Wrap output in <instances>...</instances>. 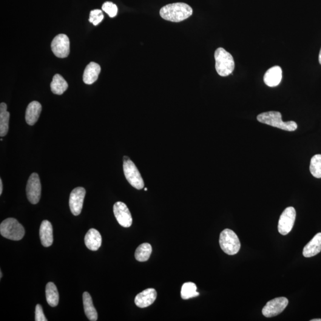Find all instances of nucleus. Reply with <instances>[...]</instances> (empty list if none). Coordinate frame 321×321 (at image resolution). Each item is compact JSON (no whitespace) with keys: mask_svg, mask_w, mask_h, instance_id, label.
<instances>
[{"mask_svg":"<svg viewBox=\"0 0 321 321\" xmlns=\"http://www.w3.org/2000/svg\"><path fill=\"white\" fill-rule=\"evenodd\" d=\"M257 120L261 123L277 127L278 129L292 132L296 130L297 124L293 121H283L281 115L278 112H268L260 114L257 116Z\"/></svg>","mask_w":321,"mask_h":321,"instance_id":"2","label":"nucleus"},{"mask_svg":"<svg viewBox=\"0 0 321 321\" xmlns=\"http://www.w3.org/2000/svg\"><path fill=\"white\" fill-rule=\"evenodd\" d=\"M157 292L154 289H147L136 296L135 302L139 308H146L155 302L157 299Z\"/></svg>","mask_w":321,"mask_h":321,"instance_id":"13","label":"nucleus"},{"mask_svg":"<svg viewBox=\"0 0 321 321\" xmlns=\"http://www.w3.org/2000/svg\"><path fill=\"white\" fill-rule=\"evenodd\" d=\"M86 195V190L84 187H78L71 192L69 199V206L72 214L77 216L81 214Z\"/></svg>","mask_w":321,"mask_h":321,"instance_id":"12","label":"nucleus"},{"mask_svg":"<svg viewBox=\"0 0 321 321\" xmlns=\"http://www.w3.org/2000/svg\"><path fill=\"white\" fill-rule=\"evenodd\" d=\"M197 288L195 284L192 282H187L183 284L181 290V297L184 300L189 299L199 296L197 292Z\"/></svg>","mask_w":321,"mask_h":321,"instance_id":"25","label":"nucleus"},{"mask_svg":"<svg viewBox=\"0 0 321 321\" xmlns=\"http://www.w3.org/2000/svg\"><path fill=\"white\" fill-rule=\"evenodd\" d=\"M289 300L285 297L275 298L269 301L263 309V314L267 318L277 316L285 310Z\"/></svg>","mask_w":321,"mask_h":321,"instance_id":"10","label":"nucleus"},{"mask_svg":"<svg viewBox=\"0 0 321 321\" xmlns=\"http://www.w3.org/2000/svg\"><path fill=\"white\" fill-rule=\"evenodd\" d=\"M10 113L7 112V106L4 102L0 104V136L4 137L8 131Z\"/></svg>","mask_w":321,"mask_h":321,"instance_id":"21","label":"nucleus"},{"mask_svg":"<svg viewBox=\"0 0 321 321\" xmlns=\"http://www.w3.org/2000/svg\"><path fill=\"white\" fill-rule=\"evenodd\" d=\"M51 50L58 58H66L70 54V41L64 34H59L53 39L51 42Z\"/></svg>","mask_w":321,"mask_h":321,"instance_id":"8","label":"nucleus"},{"mask_svg":"<svg viewBox=\"0 0 321 321\" xmlns=\"http://www.w3.org/2000/svg\"><path fill=\"white\" fill-rule=\"evenodd\" d=\"M192 7L184 2H175L165 5L160 11L162 18L173 22L183 21L192 16Z\"/></svg>","mask_w":321,"mask_h":321,"instance_id":"1","label":"nucleus"},{"mask_svg":"<svg viewBox=\"0 0 321 321\" xmlns=\"http://www.w3.org/2000/svg\"><path fill=\"white\" fill-rule=\"evenodd\" d=\"M311 321H321V319H314L311 320Z\"/></svg>","mask_w":321,"mask_h":321,"instance_id":"33","label":"nucleus"},{"mask_svg":"<svg viewBox=\"0 0 321 321\" xmlns=\"http://www.w3.org/2000/svg\"><path fill=\"white\" fill-rule=\"evenodd\" d=\"M103 19L104 15L102 10L96 9L90 11L89 21L93 25H99Z\"/></svg>","mask_w":321,"mask_h":321,"instance_id":"28","label":"nucleus"},{"mask_svg":"<svg viewBox=\"0 0 321 321\" xmlns=\"http://www.w3.org/2000/svg\"><path fill=\"white\" fill-rule=\"evenodd\" d=\"M321 251V233L315 235L303 249V255L306 258L314 257Z\"/></svg>","mask_w":321,"mask_h":321,"instance_id":"19","label":"nucleus"},{"mask_svg":"<svg viewBox=\"0 0 321 321\" xmlns=\"http://www.w3.org/2000/svg\"><path fill=\"white\" fill-rule=\"evenodd\" d=\"M2 188H3V186H2V179L0 178V195H2Z\"/></svg>","mask_w":321,"mask_h":321,"instance_id":"30","label":"nucleus"},{"mask_svg":"<svg viewBox=\"0 0 321 321\" xmlns=\"http://www.w3.org/2000/svg\"><path fill=\"white\" fill-rule=\"evenodd\" d=\"M0 274H1V276H0V278H1L2 277V272H1H1H0Z\"/></svg>","mask_w":321,"mask_h":321,"instance_id":"34","label":"nucleus"},{"mask_svg":"<svg viewBox=\"0 0 321 321\" xmlns=\"http://www.w3.org/2000/svg\"><path fill=\"white\" fill-rule=\"evenodd\" d=\"M296 210L293 207H288L281 215L278 230L280 233L287 235L291 232L296 219Z\"/></svg>","mask_w":321,"mask_h":321,"instance_id":"9","label":"nucleus"},{"mask_svg":"<svg viewBox=\"0 0 321 321\" xmlns=\"http://www.w3.org/2000/svg\"><path fill=\"white\" fill-rule=\"evenodd\" d=\"M282 79V69L280 66H274L265 73L263 77L265 84L269 87H275L280 84Z\"/></svg>","mask_w":321,"mask_h":321,"instance_id":"14","label":"nucleus"},{"mask_svg":"<svg viewBox=\"0 0 321 321\" xmlns=\"http://www.w3.org/2000/svg\"><path fill=\"white\" fill-rule=\"evenodd\" d=\"M51 91L55 94L61 95L68 88V84L65 79L59 74L54 76L51 85Z\"/></svg>","mask_w":321,"mask_h":321,"instance_id":"22","label":"nucleus"},{"mask_svg":"<svg viewBox=\"0 0 321 321\" xmlns=\"http://www.w3.org/2000/svg\"><path fill=\"white\" fill-rule=\"evenodd\" d=\"M39 235L42 245L44 247H49L53 243V226L50 221L44 220L42 221L40 229H39Z\"/></svg>","mask_w":321,"mask_h":321,"instance_id":"17","label":"nucleus"},{"mask_svg":"<svg viewBox=\"0 0 321 321\" xmlns=\"http://www.w3.org/2000/svg\"><path fill=\"white\" fill-rule=\"evenodd\" d=\"M215 69L221 76L225 77L232 74L234 69V61L231 54L223 48L216 50L214 55Z\"/></svg>","mask_w":321,"mask_h":321,"instance_id":"3","label":"nucleus"},{"mask_svg":"<svg viewBox=\"0 0 321 321\" xmlns=\"http://www.w3.org/2000/svg\"><path fill=\"white\" fill-rule=\"evenodd\" d=\"M36 321H47L45 318L42 306L40 305H37L35 308V319Z\"/></svg>","mask_w":321,"mask_h":321,"instance_id":"29","label":"nucleus"},{"mask_svg":"<svg viewBox=\"0 0 321 321\" xmlns=\"http://www.w3.org/2000/svg\"><path fill=\"white\" fill-rule=\"evenodd\" d=\"M152 246L149 243L142 244L136 250L135 258L139 262H146L152 254Z\"/></svg>","mask_w":321,"mask_h":321,"instance_id":"24","label":"nucleus"},{"mask_svg":"<svg viewBox=\"0 0 321 321\" xmlns=\"http://www.w3.org/2000/svg\"><path fill=\"white\" fill-rule=\"evenodd\" d=\"M47 301L49 305L52 307L58 306L59 302V294L56 286L52 282L48 283L45 289Z\"/></svg>","mask_w":321,"mask_h":321,"instance_id":"23","label":"nucleus"},{"mask_svg":"<svg viewBox=\"0 0 321 321\" xmlns=\"http://www.w3.org/2000/svg\"><path fill=\"white\" fill-rule=\"evenodd\" d=\"M0 233L8 239L18 241L24 237L25 231L24 227L15 218L5 219L0 225Z\"/></svg>","mask_w":321,"mask_h":321,"instance_id":"4","label":"nucleus"},{"mask_svg":"<svg viewBox=\"0 0 321 321\" xmlns=\"http://www.w3.org/2000/svg\"><path fill=\"white\" fill-rule=\"evenodd\" d=\"M100 72V66L95 62H90L89 64H88L84 71L83 75L84 83L87 85H91L97 81Z\"/></svg>","mask_w":321,"mask_h":321,"instance_id":"18","label":"nucleus"},{"mask_svg":"<svg viewBox=\"0 0 321 321\" xmlns=\"http://www.w3.org/2000/svg\"><path fill=\"white\" fill-rule=\"evenodd\" d=\"M83 303L85 313L86 314L88 320L91 321H96L98 320V314L96 311L91 296L89 292H85L83 294Z\"/></svg>","mask_w":321,"mask_h":321,"instance_id":"20","label":"nucleus"},{"mask_svg":"<svg viewBox=\"0 0 321 321\" xmlns=\"http://www.w3.org/2000/svg\"><path fill=\"white\" fill-rule=\"evenodd\" d=\"M123 171L128 182L133 187L138 190L144 188V181L141 173L130 159L123 161Z\"/></svg>","mask_w":321,"mask_h":321,"instance_id":"6","label":"nucleus"},{"mask_svg":"<svg viewBox=\"0 0 321 321\" xmlns=\"http://www.w3.org/2000/svg\"><path fill=\"white\" fill-rule=\"evenodd\" d=\"M114 214L119 224L125 228L132 226V217L129 208L126 204L121 202H117L113 206Z\"/></svg>","mask_w":321,"mask_h":321,"instance_id":"11","label":"nucleus"},{"mask_svg":"<svg viewBox=\"0 0 321 321\" xmlns=\"http://www.w3.org/2000/svg\"><path fill=\"white\" fill-rule=\"evenodd\" d=\"M129 160V158H128L127 157H126V156H125V157H124L123 160L124 161V160Z\"/></svg>","mask_w":321,"mask_h":321,"instance_id":"32","label":"nucleus"},{"mask_svg":"<svg viewBox=\"0 0 321 321\" xmlns=\"http://www.w3.org/2000/svg\"><path fill=\"white\" fill-rule=\"evenodd\" d=\"M319 62L320 64H321V49L320 52V55H319Z\"/></svg>","mask_w":321,"mask_h":321,"instance_id":"31","label":"nucleus"},{"mask_svg":"<svg viewBox=\"0 0 321 321\" xmlns=\"http://www.w3.org/2000/svg\"><path fill=\"white\" fill-rule=\"evenodd\" d=\"M145 190H146V191H147V188H146V189H145Z\"/></svg>","mask_w":321,"mask_h":321,"instance_id":"35","label":"nucleus"},{"mask_svg":"<svg viewBox=\"0 0 321 321\" xmlns=\"http://www.w3.org/2000/svg\"><path fill=\"white\" fill-rule=\"evenodd\" d=\"M85 243L90 251H98L102 244V237L98 230L95 229H90L85 235Z\"/></svg>","mask_w":321,"mask_h":321,"instance_id":"15","label":"nucleus"},{"mask_svg":"<svg viewBox=\"0 0 321 321\" xmlns=\"http://www.w3.org/2000/svg\"><path fill=\"white\" fill-rule=\"evenodd\" d=\"M26 190L28 200L30 203L32 204H38L41 198V184L40 179L37 173H32L30 175Z\"/></svg>","mask_w":321,"mask_h":321,"instance_id":"7","label":"nucleus"},{"mask_svg":"<svg viewBox=\"0 0 321 321\" xmlns=\"http://www.w3.org/2000/svg\"><path fill=\"white\" fill-rule=\"evenodd\" d=\"M42 111L41 104L38 101H32L28 105L26 111L25 119L27 123L33 126L38 121Z\"/></svg>","mask_w":321,"mask_h":321,"instance_id":"16","label":"nucleus"},{"mask_svg":"<svg viewBox=\"0 0 321 321\" xmlns=\"http://www.w3.org/2000/svg\"><path fill=\"white\" fill-rule=\"evenodd\" d=\"M102 9L108 14L110 18H115L117 15L118 8L117 5L112 2L107 1L104 2L102 6Z\"/></svg>","mask_w":321,"mask_h":321,"instance_id":"27","label":"nucleus"},{"mask_svg":"<svg viewBox=\"0 0 321 321\" xmlns=\"http://www.w3.org/2000/svg\"><path fill=\"white\" fill-rule=\"evenodd\" d=\"M310 172L314 177L318 178H321V155H315L312 158Z\"/></svg>","mask_w":321,"mask_h":321,"instance_id":"26","label":"nucleus"},{"mask_svg":"<svg viewBox=\"0 0 321 321\" xmlns=\"http://www.w3.org/2000/svg\"><path fill=\"white\" fill-rule=\"evenodd\" d=\"M220 245L221 249L229 255L237 254L240 249V241L236 234L230 229H225L220 235Z\"/></svg>","mask_w":321,"mask_h":321,"instance_id":"5","label":"nucleus"}]
</instances>
